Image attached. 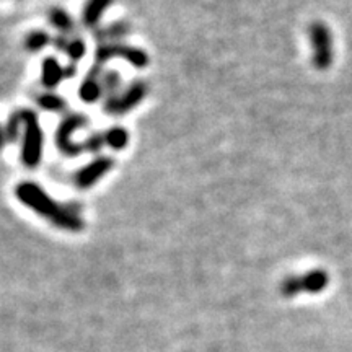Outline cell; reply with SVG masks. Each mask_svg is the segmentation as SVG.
<instances>
[{"label":"cell","instance_id":"cell-22","mask_svg":"<svg viewBox=\"0 0 352 352\" xmlns=\"http://www.w3.org/2000/svg\"><path fill=\"white\" fill-rule=\"evenodd\" d=\"M8 142L7 140V134H6V129H2V127H0V151H2L3 147H6V144Z\"/></svg>","mask_w":352,"mask_h":352},{"label":"cell","instance_id":"cell-15","mask_svg":"<svg viewBox=\"0 0 352 352\" xmlns=\"http://www.w3.org/2000/svg\"><path fill=\"white\" fill-rule=\"evenodd\" d=\"M52 43V38L44 30H34L25 38V50L30 52H38Z\"/></svg>","mask_w":352,"mask_h":352},{"label":"cell","instance_id":"cell-12","mask_svg":"<svg viewBox=\"0 0 352 352\" xmlns=\"http://www.w3.org/2000/svg\"><path fill=\"white\" fill-rule=\"evenodd\" d=\"M47 19H50V23L54 26V28L59 30L60 33L65 34V36L76 30V21H74L72 16H70L64 8H59V7L51 8Z\"/></svg>","mask_w":352,"mask_h":352},{"label":"cell","instance_id":"cell-21","mask_svg":"<svg viewBox=\"0 0 352 352\" xmlns=\"http://www.w3.org/2000/svg\"><path fill=\"white\" fill-rule=\"evenodd\" d=\"M64 72H65V78H72L74 76H76V72H77L76 65H74V64H70V65H65Z\"/></svg>","mask_w":352,"mask_h":352},{"label":"cell","instance_id":"cell-20","mask_svg":"<svg viewBox=\"0 0 352 352\" xmlns=\"http://www.w3.org/2000/svg\"><path fill=\"white\" fill-rule=\"evenodd\" d=\"M69 41H70V38L65 36V34H59V36L52 38V44H54V47H56V50H59V51H64V52H65V50H67V46H69Z\"/></svg>","mask_w":352,"mask_h":352},{"label":"cell","instance_id":"cell-16","mask_svg":"<svg viewBox=\"0 0 352 352\" xmlns=\"http://www.w3.org/2000/svg\"><path fill=\"white\" fill-rule=\"evenodd\" d=\"M36 103L39 104V108L46 109V111H52V113H60L67 109V101L60 98V96L56 94L39 95L36 98Z\"/></svg>","mask_w":352,"mask_h":352},{"label":"cell","instance_id":"cell-5","mask_svg":"<svg viewBox=\"0 0 352 352\" xmlns=\"http://www.w3.org/2000/svg\"><path fill=\"white\" fill-rule=\"evenodd\" d=\"M148 94V85L144 80H135L132 82L129 87L126 88L122 94H118L111 96V98L104 100L103 109L108 114H114V116H120L131 109H134L138 104L142 101Z\"/></svg>","mask_w":352,"mask_h":352},{"label":"cell","instance_id":"cell-18","mask_svg":"<svg viewBox=\"0 0 352 352\" xmlns=\"http://www.w3.org/2000/svg\"><path fill=\"white\" fill-rule=\"evenodd\" d=\"M85 51L87 47H85V43H83V39L76 36V38H70L67 50H65V54L69 56V59L72 60L74 64V63H78V60L85 56Z\"/></svg>","mask_w":352,"mask_h":352},{"label":"cell","instance_id":"cell-4","mask_svg":"<svg viewBox=\"0 0 352 352\" xmlns=\"http://www.w3.org/2000/svg\"><path fill=\"white\" fill-rule=\"evenodd\" d=\"M113 57H122L127 63H131L134 67L138 69H145L148 65V54L139 47L127 46V44L121 43H108L101 44V46L96 50L95 56V64L101 65L103 67L104 63H108Z\"/></svg>","mask_w":352,"mask_h":352},{"label":"cell","instance_id":"cell-19","mask_svg":"<svg viewBox=\"0 0 352 352\" xmlns=\"http://www.w3.org/2000/svg\"><path fill=\"white\" fill-rule=\"evenodd\" d=\"M83 145H85V152H91V153L100 152V148L104 147L103 132H94V134L83 142Z\"/></svg>","mask_w":352,"mask_h":352},{"label":"cell","instance_id":"cell-2","mask_svg":"<svg viewBox=\"0 0 352 352\" xmlns=\"http://www.w3.org/2000/svg\"><path fill=\"white\" fill-rule=\"evenodd\" d=\"M21 122L25 126L23 145H21V162L28 168H36L41 164L44 134L33 109H19Z\"/></svg>","mask_w":352,"mask_h":352},{"label":"cell","instance_id":"cell-9","mask_svg":"<svg viewBox=\"0 0 352 352\" xmlns=\"http://www.w3.org/2000/svg\"><path fill=\"white\" fill-rule=\"evenodd\" d=\"M101 76H103V72H101V65H96V64L91 65L90 72L87 74L85 80L82 82L80 90H78V95H80V98L85 101V103H94V101H96L101 95H103Z\"/></svg>","mask_w":352,"mask_h":352},{"label":"cell","instance_id":"cell-8","mask_svg":"<svg viewBox=\"0 0 352 352\" xmlns=\"http://www.w3.org/2000/svg\"><path fill=\"white\" fill-rule=\"evenodd\" d=\"M114 160L111 157H96L90 164L82 166L80 170L74 175V183L78 189H88L95 186L98 179L103 178L113 170Z\"/></svg>","mask_w":352,"mask_h":352},{"label":"cell","instance_id":"cell-3","mask_svg":"<svg viewBox=\"0 0 352 352\" xmlns=\"http://www.w3.org/2000/svg\"><path fill=\"white\" fill-rule=\"evenodd\" d=\"M87 124H88V118L85 114H78V113L69 114V116H65L64 120L60 121V124L57 127V132H56V144H57V148H59L64 155L74 158L85 152V145H83V142L82 144L74 142L72 134L80 129V127H85Z\"/></svg>","mask_w":352,"mask_h":352},{"label":"cell","instance_id":"cell-14","mask_svg":"<svg viewBox=\"0 0 352 352\" xmlns=\"http://www.w3.org/2000/svg\"><path fill=\"white\" fill-rule=\"evenodd\" d=\"M103 135L104 145H108L113 151H122L127 145V142H129V134H127V131L121 126L109 127V129L103 131Z\"/></svg>","mask_w":352,"mask_h":352},{"label":"cell","instance_id":"cell-6","mask_svg":"<svg viewBox=\"0 0 352 352\" xmlns=\"http://www.w3.org/2000/svg\"><path fill=\"white\" fill-rule=\"evenodd\" d=\"M310 41L314 47V64L316 69H328L333 60L331 33L324 23L316 21L310 26Z\"/></svg>","mask_w":352,"mask_h":352},{"label":"cell","instance_id":"cell-1","mask_svg":"<svg viewBox=\"0 0 352 352\" xmlns=\"http://www.w3.org/2000/svg\"><path fill=\"white\" fill-rule=\"evenodd\" d=\"M15 195L21 204L28 206L34 212L50 220L52 226L63 228V230L80 232L85 227L83 219L78 214V206L59 204L51 199L50 195L41 186L33 182H23L15 188Z\"/></svg>","mask_w":352,"mask_h":352},{"label":"cell","instance_id":"cell-13","mask_svg":"<svg viewBox=\"0 0 352 352\" xmlns=\"http://www.w3.org/2000/svg\"><path fill=\"white\" fill-rule=\"evenodd\" d=\"M129 25L124 23V21H118V23H111L109 26L96 30L95 36L98 41H104V44H108V41H118V39L124 38L126 34H129Z\"/></svg>","mask_w":352,"mask_h":352},{"label":"cell","instance_id":"cell-11","mask_svg":"<svg viewBox=\"0 0 352 352\" xmlns=\"http://www.w3.org/2000/svg\"><path fill=\"white\" fill-rule=\"evenodd\" d=\"M113 0H88L83 7L82 13V21L87 28H96L98 21L103 16V13L107 8L111 6Z\"/></svg>","mask_w":352,"mask_h":352},{"label":"cell","instance_id":"cell-17","mask_svg":"<svg viewBox=\"0 0 352 352\" xmlns=\"http://www.w3.org/2000/svg\"><path fill=\"white\" fill-rule=\"evenodd\" d=\"M101 87H103V94L107 95V98H111V96L118 95L121 87V76L114 70H108V72H103L101 76Z\"/></svg>","mask_w":352,"mask_h":352},{"label":"cell","instance_id":"cell-7","mask_svg":"<svg viewBox=\"0 0 352 352\" xmlns=\"http://www.w3.org/2000/svg\"><path fill=\"white\" fill-rule=\"evenodd\" d=\"M328 284V276L323 271H311L305 276L285 277L280 284L284 297H294L300 292H320Z\"/></svg>","mask_w":352,"mask_h":352},{"label":"cell","instance_id":"cell-10","mask_svg":"<svg viewBox=\"0 0 352 352\" xmlns=\"http://www.w3.org/2000/svg\"><path fill=\"white\" fill-rule=\"evenodd\" d=\"M65 78V72L64 69L60 67V64L57 63V59L54 57H46L43 60V85L47 90H54V88L59 85Z\"/></svg>","mask_w":352,"mask_h":352}]
</instances>
